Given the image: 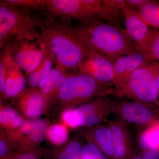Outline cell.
<instances>
[{
    "label": "cell",
    "mask_w": 159,
    "mask_h": 159,
    "mask_svg": "<svg viewBox=\"0 0 159 159\" xmlns=\"http://www.w3.org/2000/svg\"><path fill=\"white\" fill-rule=\"evenodd\" d=\"M46 46L47 52L44 57L37 68L27 77L28 84L32 88L40 89L42 87L56 62L53 53L48 46L47 44Z\"/></svg>",
    "instance_id": "ac0fdd59"
},
{
    "label": "cell",
    "mask_w": 159,
    "mask_h": 159,
    "mask_svg": "<svg viewBox=\"0 0 159 159\" xmlns=\"http://www.w3.org/2000/svg\"><path fill=\"white\" fill-rule=\"evenodd\" d=\"M12 99L21 113L29 119L39 118L50 105L47 97L38 88H26Z\"/></svg>",
    "instance_id": "7c38bea8"
},
{
    "label": "cell",
    "mask_w": 159,
    "mask_h": 159,
    "mask_svg": "<svg viewBox=\"0 0 159 159\" xmlns=\"http://www.w3.org/2000/svg\"><path fill=\"white\" fill-rule=\"evenodd\" d=\"M75 28L90 51L112 62L117 57L138 52L132 40L121 26L98 20L78 23Z\"/></svg>",
    "instance_id": "7a4b0ae2"
},
{
    "label": "cell",
    "mask_w": 159,
    "mask_h": 159,
    "mask_svg": "<svg viewBox=\"0 0 159 159\" xmlns=\"http://www.w3.org/2000/svg\"><path fill=\"white\" fill-rule=\"evenodd\" d=\"M116 97L159 109V93L153 63L136 70L117 92Z\"/></svg>",
    "instance_id": "5b68a950"
},
{
    "label": "cell",
    "mask_w": 159,
    "mask_h": 159,
    "mask_svg": "<svg viewBox=\"0 0 159 159\" xmlns=\"http://www.w3.org/2000/svg\"><path fill=\"white\" fill-rule=\"evenodd\" d=\"M25 119L14 107L1 104L0 125L3 133H9L17 129L25 122Z\"/></svg>",
    "instance_id": "ffe728a7"
},
{
    "label": "cell",
    "mask_w": 159,
    "mask_h": 159,
    "mask_svg": "<svg viewBox=\"0 0 159 159\" xmlns=\"http://www.w3.org/2000/svg\"><path fill=\"white\" fill-rule=\"evenodd\" d=\"M0 2L44 16L47 15L45 6L43 0H1Z\"/></svg>",
    "instance_id": "484cf974"
},
{
    "label": "cell",
    "mask_w": 159,
    "mask_h": 159,
    "mask_svg": "<svg viewBox=\"0 0 159 159\" xmlns=\"http://www.w3.org/2000/svg\"><path fill=\"white\" fill-rule=\"evenodd\" d=\"M40 29L56 62L70 73L78 71L91 51L71 21H62L48 15Z\"/></svg>",
    "instance_id": "6da1fadb"
},
{
    "label": "cell",
    "mask_w": 159,
    "mask_h": 159,
    "mask_svg": "<svg viewBox=\"0 0 159 159\" xmlns=\"http://www.w3.org/2000/svg\"><path fill=\"white\" fill-rule=\"evenodd\" d=\"M69 134L66 125L63 123H55L49 126L47 131V138L51 144L61 146L67 142Z\"/></svg>",
    "instance_id": "4316f807"
},
{
    "label": "cell",
    "mask_w": 159,
    "mask_h": 159,
    "mask_svg": "<svg viewBox=\"0 0 159 159\" xmlns=\"http://www.w3.org/2000/svg\"><path fill=\"white\" fill-rule=\"evenodd\" d=\"M156 107L145 103L120 99L113 101V112L125 125L143 128L159 120Z\"/></svg>",
    "instance_id": "ba28073f"
},
{
    "label": "cell",
    "mask_w": 159,
    "mask_h": 159,
    "mask_svg": "<svg viewBox=\"0 0 159 159\" xmlns=\"http://www.w3.org/2000/svg\"><path fill=\"white\" fill-rule=\"evenodd\" d=\"M81 159H109L97 146L88 142L83 147Z\"/></svg>",
    "instance_id": "f546056e"
},
{
    "label": "cell",
    "mask_w": 159,
    "mask_h": 159,
    "mask_svg": "<svg viewBox=\"0 0 159 159\" xmlns=\"http://www.w3.org/2000/svg\"><path fill=\"white\" fill-rule=\"evenodd\" d=\"M78 72L88 74L101 84L112 87L113 64L111 60L90 51L80 64Z\"/></svg>",
    "instance_id": "30bf717a"
},
{
    "label": "cell",
    "mask_w": 159,
    "mask_h": 159,
    "mask_svg": "<svg viewBox=\"0 0 159 159\" xmlns=\"http://www.w3.org/2000/svg\"><path fill=\"white\" fill-rule=\"evenodd\" d=\"M7 75V61L6 56L3 52H1L0 55V93L3 97Z\"/></svg>",
    "instance_id": "1f68e13d"
},
{
    "label": "cell",
    "mask_w": 159,
    "mask_h": 159,
    "mask_svg": "<svg viewBox=\"0 0 159 159\" xmlns=\"http://www.w3.org/2000/svg\"><path fill=\"white\" fill-rule=\"evenodd\" d=\"M150 28L159 30V2L149 0L136 10Z\"/></svg>",
    "instance_id": "7402d4cb"
},
{
    "label": "cell",
    "mask_w": 159,
    "mask_h": 159,
    "mask_svg": "<svg viewBox=\"0 0 159 159\" xmlns=\"http://www.w3.org/2000/svg\"><path fill=\"white\" fill-rule=\"evenodd\" d=\"M108 124L111 131L113 159H129L133 144L126 125L119 121Z\"/></svg>",
    "instance_id": "9a60e30c"
},
{
    "label": "cell",
    "mask_w": 159,
    "mask_h": 159,
    "mask_svg": "<svg viewBox=\"0 0 159 159\" xmlns=\"http://www.w3.org/2000/svg\"><path fill=\"white\" fill-rule=\"evenodd\" d=\"M152 63H153L154 68L155 72L157 84L159 93V63L156 62Z\"/></svg>",
    "instance_id": "e575fe53"
},
{
    "label": "cell",
    "mask_w": 159,
    "mask_h": 159,
    "mask_svg": "<svg viewBox=\"0 0 159 159\" xmlns=\"http://www.w3.org/2000/svg\"><path fill=\"white\" fill-rule=\"evenodd\" d=\"M129 159H144L142 156H136L134 157H133Z\"/></svg>",
    "instance_id": "d590c367"
},
{
    "label": "cell",
    "mask_w": 159,
    "mask_h": 159,
    "mask_svg": "<svg viewBox=\"0 0 159 159\" xmlns=\"http://www.w3.org/2000/svg\"><path fill=\"white\" fill-rule=\"evenodd\" d=\"M83 147L77 140H72L55 151L54 159H81Z\"/></svg>",
    "instance_id": "83f0119b"
},
{
    "label": "cell",
    "mask_w": 159,
    "mask_h": 159,
    "mask_svg": "<svg viewBox=\"0 0 159 159\" xmlns=\"http://www.w3.org/2000/svg\"><path fill=\"white\" fill-rule=\"evenodd\" d=\"M141 156L144 159H159V151L155 149L143 150Z\"/></svg>",
    "instance_id": "836d02e7"
},
{
    "label": "cell",
    "mask_w": 159,
    "mask_h": 159,
    "mask_svg": "<svg viewBox=\"0 0 159 159\" xmlns=\"http://www.w3.org/2000/svg\"><path fill=\"white\" fill-rule=\"evenodd\" d=\"M1 51L10 56L27 77L44 57L47 46L41 33L33 29L15 36Z\"/></svg>",
    "instance_id": "277c9868"
},
{
    "label": "cell",
    "mask_w": 159,
    "mask_h": 159,
    "mask_svg": "<svg viewBox=\"0 0 159 159\" xmlns=\"http://www.w3.org/2000/svg\"><path fill=\"white\" fill-rule=\"evenodd\" d=\"M150 63L139 52L120 56L114 59L113 86L116 93L136 70Z\"/></svg>",
    "instance_id": "4fadbf2b"
},
{
    "label": "cell",
    "mask_w": 159,
    "mask_h": 159,
    "mask_svg": "<svg viewBox=\"0 0 159 159\" xmlns=\"http://www.w3.org/2000/svg\"><path fill=\"white\" fill-rule=\"evenodd\" d=\"M140 53L149 62L159 63V30L151 28L147 42Z\"/></svg>",
    "instance_id": "d4e9b609"
},
{
    "label": "cell",
    "mask_w": 159,
    "mask_h": 159,
    "mask_svg": "<svg viewBox=\"0 0 159 159\" xmlns=\"http://www.w3.org/2000/svg\"><path fill=\"white\" fill-rule=\"evenodd\" d=\"M138 143L142 151H159V120L143 129L139 134Z\"/></svg>",
    "instance_id": "44dd1931"
},
{
    "label": "cell",
    "mask_w": 159,
    "mask_h": 159,
    "mask_svg": "<svg viewBox=\"0 0 159 159\" xmlns=\"http://www.w3.org/2000/svg\"><path fill=\"white\" fill-rule=\"evenodd\" d=\"M70 74V72L66 70L56 61L45 83L39 89L49 102H52Z\"/></svg>",
    "instance_id": "d6986e66"
},
{
    "label": "cell",
    "mask_w": 159,
    "mask_h": 159,
    "mask_svg": "<svg viewBox=\"0 0 159 159\" xmlns=\"http://www.w3.org/2000/svg\"><path fill=\"white\" fill-rule=\"evenodd\" d=\"M48 152V150L43 148L24 150L12 159H41Z\"/></svg>",
    "instance_id": "4dcf8cb0"
},
{
    "label": "cell",
    "mask_w": 159,
    "mask_h": 159,
    "mask_svg": "<svg viewBox=\"0 0 159 159\" xmlns=\"http://www.w3.org/2000/svg\"><path fill=\"white\" fill-rule=\"evenodd\" d=\"M123 16L125 30L134 43L137 51L141 53L147 42L151 28L135 10L125 8Z\"/></svg>",
    "instance_id": "5bb4252c"
},
{
    "label": "cell",
    "mask_w": 159,
    "mask_h": 159,
    "mask_svg": "<svg viewBox=\"0 0 159 159\" xmlns=\"http://www.w3.org/2000/svg\"><path fill=\"white\" fill-rule=\"evenodd\" d=\"M63 123L72 129L82 127L83 119L77 107L66 108L61 113Z\"/></svg>",
    "instance_id": "f1b7e54d"
},
{
    "label": "cell",
    "mask_w": 159,
    "mask_h": 159,
    "mask_svg": "<svg viewBox=\"0 0 159 159\" xmlns=\"http://www.w3.org/2000/svg\"><path fill=\"white\" fill-rule=\"evenodd\" d=\"M149 1V0H125V8L136 10Z\"/></svg>",
    "instance_id": "d6a6232c"
},
{
    "label": "cell",
    "mask_w": 159,
    "mask_h": 159,
    "mask_svg": "<svg viewBox=\"0 0 159 159\" xmlns=\"http://www.w3.org/2000/svg\"><path fill=\"white\" fill-rule=\"evenodd\" d=\"M83 134L88 142L97 146L109 159H113L111 131L109 124L87 128Z\"/></svg>",
    "instance_id": "e0dca14e"
},
{
    "label": "cell",
    "mask_w": 159,
    "mask_h": 159,
    "mask_svg": "<svg viewBox=\"0 0 159 159\" xmlns=\"http://www.w3.org/2000/svg\"><path fill=\"white\" fill-rule=\"evenodd\" d=\"M24 150L15 140L5 133L0 137V159H12Z\"/></svg>",
    "instance_id": "cb8c5ba5"
},
{
    "label": "cell",
    "mask_w": 159,
    "mask_h": 159,
    "mask_svg": "<svg viewBox=\"0 0 159 159\" xmlns=\"http://www.w3.org/2000/svg\"><path fill=\"white\" fill-rule=\"evenodd\" d=\"M93 11H95L101 19L109 23L121 26L123 21L119 19L111 11V9L104 2V0H84Z\"/></svg>",
    "instance_id": "603a6c76"
},
{
    "label": "cell",
    "mask_w": 159,
    "mask_h": 159,
    "mask_svg": "<svg viewBox=\"0 0 159 159\" xmlns=\"http://www.w3.org/2000/svg\"><path fill=\"white\" fill-rule=\"evenodd\" d=\"M49 126L45 119H29L16 130L5 133L16 141L24 150H32L38 148L47 138Z\"/></svg>",
    "instance_id": "9c48e42d"
},
{
    "label": "cell",
    "mask_w": 159,
    "mask_h": 159,
    "mask_svg": "<svg viewBox=\"0 0 159 159\" xmlns=\"http://www.w3.org/2000/svg\"><path fill=\"white\" fill-rule=\"evenodd\" d=\"M47 15L62 21L89 23L101 20L84 0H43Z\"/></svg>",
    "instance_id": "52a82bcc"
},
{
    "label": "cell",
    "mask_w": 159,
    "mask_h": 159,
    "mask_svg": "<svg viewBox=\"0 0 159 159\" xmlns=\"http://www.w3.org/2000/svg\"><path fill=\"white\" fill-rule=\"evenodd\" d=\"M83 119L82 127L88 128L102 125L113 112V101L107 96H100L77 107Z\"/></svg>",
    "instance_id": "8fae6325"
},
{
    "label": "cell",
    "mask_w": 159,
    "mask_h": 159,
    "mask_svg": "<svg viewBox=\"0 0 159 159\" xmlns=\"http://www.w3.org/2000/svg\"><path fill=\"white\" fill-rule=\"evenodd\" d=\"M116 94L114 88L103 85L89 75L77 71L70 73L52 103L56 102L66 108L76 107L100 96Z\"/></svg>",
    "instance_id": "3957f363"
},
{
    "label": "cell",
    "mask_w": 159,
    "mask_h": 159,
    "mask_svg": "<svg viewBox=\"0 0 159 159\" xmlns=\"http://www.w3.org/2000/svg\"><path fill=\"white\" fill-rule=\"evenodd\" d=\"M45 16L0 2V49L18 34L40 29Z\"/></svg>",
    "instance_id": "8992f818"
},
{
    "label": "cell",
    "mask_w": 159,
    "mask_h": 159,
    "mask_svg": "<svg viewBox=\"0 0 159 159\" xmlns=\"http://www.w3.org/2000/svg\"><path fill=\"white\" fill-rule=\"evenodd\" d=\"M6 56L7 75L4 94L2 98L13 99L26 88L28 80L22 70L13 61L10 56L3 51Z\"/></svg>",
    "instance_id": "2e32d148"
}]
</instances>
